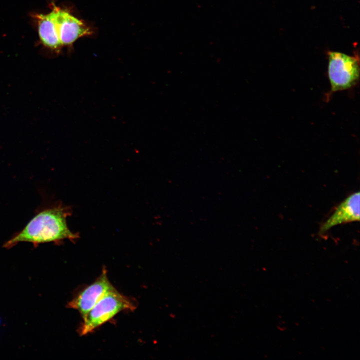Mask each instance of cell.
Returning <instances> with one entry per match:
<instances>
[{
	"label": "cell",
	"mask_w": 360,
	"mask_h": 360,
	"mask_svg": "<svg viewBox=\"0 0 360 360\" xmlns=\"http://www.w3.org/2000/svg\"><path fill=\"white\" fill-rule=\"evenodd\" d=\"M360 192L348 196L336 208L332 214L322 224V234L332 227L342 224L360 220Z\"/></svg>",
	"instance_id": "6"
},
{
	"label": "cell",
	"mask_w": 360,
	"mask_h": 360,
	"mask_svg": "<svg viewBox=\"0 0 360 360\" xmlns=\"http://www.w3.org/2000/svg\"><path fill=\"white\" fill-rule=\"evenodd\" d=\"M135 304L114 288L108 292L83 318L79 332L81 336L92 332L120 312L132 310Z\"/></svg>",
	"instance_id": "2"
},
{
	"label": "cell",
	"mask_w": 360,
	"mask_h": 360,
	"mask_svg": "<svg viewBox=\"0 0 360 360\" xmlns=\"http://www.w3.org/2000/svg\"><path fill=\"white\" fill-rule=\"evenodd\" d=\"M72 210L68 206L58 204L38 212L20 232L4 244L10 248L20 242H28L34 246L46 242H59L65 239L76 240L79 236L68 228L66 218Z\"/></svg>",
	"instance_id": "1"
},
{
	"label": "cell",
	"mask_w": 360,
	"mask_h": 360,
	"mask_svg": "<svg viewBox=\"0 0 360 360\" xmlns=\"http://www.w3.org/2000/svg\"><path fill=\"white\" fill-rule=\"evenodd\" d=\"M114 288L104 268L96 280L75 296L68 303V307L77 310L84 318L100 299Z\"/></svg>",
	"instance_id": "4"
},
{
	"label": "cell",
	"mask_w": 360,
	"mask_h": 360,
	"mask_svg": "<svg viewBox=\"0 0 360 360\" xmlns=\"http://www.w3.org/2000/svg\"><path fill=\"white\" fill-rule=\"evenodd\" d=\"M38 20V33L41 42L46 47L59 52L62 47L60 41L54 12L52 10L48 14L36 16Z\"/></svg>",
	"instance_id": "7"
},
{
	"label": "cell",
	"mask_w": 360,
	"mask_h": 360,
	"mask_svg": "<svg viewBox=\"0 0 360 360\" xmlns=\"http://www.w3.org/2000/svg\"><path fill=\"white\" fill-rule=\"evenodd\" d=\"M328 77L330 93L348 89L359 80V58L344 54L330 52L328 53Z\"/></svg>",
	"instance_id": "3"
},
{
	"label": "cell",
	"mask_w": 360,
	"mask_h": 360,
	"mask_svg": "<svg viewBox=\"0 0 360 360\" xmlns=\"http://www.w3.org/2000/svg\"><path fill=\"white\" fill-rule=\"evenodd\" d=\"M54 20L62 46L72 45L79 38L90 35V28L69 12L52 4Z\"/></svg>",
	"instance_id": "5"
}]
</instances>
